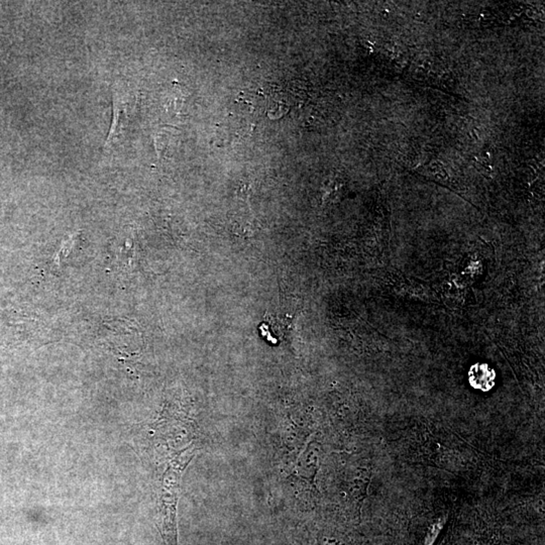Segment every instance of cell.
I'll use <instances>...</instances> for the list:
<instances>
[{
	"label": "cell",
	"mask_w": 545,
	"mask_h": 545,
	"mask_svg": "<svg viewBox=\"0 0 545 545\" xmlns=\"http://www.w3.org/2000/svg\"><path fill=\"white\" fill-rule=\"evenodd\" d=\"M193 454L191 451H186L180 454L176 460L171 462L166 471L162 485L161 496V530L165 545H178V534L176 525V506L178 500L179 483L182 472L189 464Z\"/></svg>",
	"instance_id": "obj_1"
},
{
	"label": "cell",
	"mask_w": 545,
	"mask_h": 545,
	"mask_svg": "<svg viewBox=\"0 0 545 545\" xmlns=\"http://www.w3.org/2000/svg\"><path fill=\"white\" fill-rule=\"evenodd\" d=\"M128 123V97L121 96L119 92L114 93V119L112 128L106 139L104 150L114 143V139L121 136L126 130Z\"/></svg>",
	"instance_id": "obj_2"
},
{
	"label": "cell",
	"mask_w": 545,
	"mask_h": 545,
	"mask_svg": "<svg viewBox=\"0 0 545 545\" xmlns=\"http://www.w3.org/2000/svg\"><path fill=\"white\" fill-rule=\"evenodd\" d=\"M469 384L481 391H489L495 386V371L487 363H476L469 372Z\"/></svg>",
	"instance_id": "obj_3"
}]
</instances>
